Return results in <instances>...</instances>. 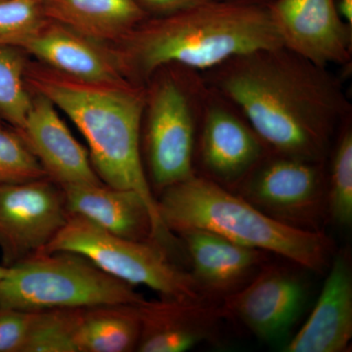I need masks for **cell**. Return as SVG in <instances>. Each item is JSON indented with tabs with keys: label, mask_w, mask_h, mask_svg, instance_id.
<instances>
[{
	"label": "cell",
	"mask_w": 352,
	"mask_h": 352,
	"mask_svg": "<svg viewBox=\"0 0 352 352\" xmlns=\"http://www.w3.org/2000/svg\"><path fill=\"white\" fill-rule=\"evenodd\" d=\"M201 73L278 154L327 161L333 139L351 117L339 78L283 46L238 55Z\"/></svg>",
	"instance_id": "1"
},
{
	"label": "cell",
	"mask_w": 352,
	"mask_h": 352,
	"mask_svg": "<svg viewBox=\"0 0 352 352\" xmlns=\"http://www.w3.org/2000/svg\"><path fill=\"white\" fill-rule=\"evenodd\" d=\"M118 43L127 78L142 85L168 65L205 72L238 55L282 46L267 6L214 0L147 18Z\"/></svg>",
	"instance_id": "2"
},
{
	"label": "cell",
	"mask_w": 352,
	"mask_h": 352,
	"mask_svg": "<svg viewBox=\"0 0 352 352\" xmlns=\"http://www.w3.org/2000/svg\"><path fill=\"white\" fill-rule=\"evenodd\" d=\"M25 80L36 94L43 95L58 110L63 111L82 132L89 146L90 161L101 182L138 193L160 228L173 236L160 217L141 157L145 85L131 80L83 82L39 67H28Z\"/></svg>",
	"instance_id": "3"
},
{
	"label": "cell",
	"mask_w": 352,
	"mask_h": 352,
	"mask_svg": "<svg viewBox=\"0 0 352 352\" xmlns=\"http://www.w3.org/2000/svg\"><path fill=\"white\" fill-rule=\"evenodd\" d=\"M160 194V217L171 233L201 229L283 256L308 270L322 272L328 267L333 243L325 234L273 219L206 176L193 175Z\"/></svg>",
	"instance_id": "4"
},
{
	"label": "cell",
	"mask_w": 352,
	"mask_h": 352,
	"mask_svg": "<svg viewBox=\"0 0 352 352\" xmlns=\"http://www.w3.org/2000/svg\"><path fill=\"white\" fill-rule=\"evenodd\" d=\"M146 87L145 145L153 186L161 193L196 175L197 138L208 85L201 72L168 65Z\"/></svg>",
	"instance_id": "5"
},
{
	"label": "cell",
	"mask_w": 352,
	"mask_h": 352,
	"mask_svg": "<svg viewBox=\"0 0 352 352\" xmlns=\"http://www.w3.org/2000/svg\"><path fill=\"white\" fill-rule=\"evenodd\" d=\"M143 300L133 286L71 252L30 256L8 267L0 283V309L41 311Z\"/></svg>",
	"instance_id": "6"
},
{
	"label": "cell",
	"mask_w": 352,
	"mask_h": 352,
	"mask_svg": "<svg viewBox=\"0 0 352 352\" xmlns=\"http://www.w3.org/2000/svg\"><path fill=\"white\" fill-rule=\"evenodd\" d=\"M82 254L108 274L135 287L154 289L162 298H207L191 273L178 267L156 241L126 239L108 232L80 215L68 220L43 252Z\"/></svg>",
	"instance_id": "7"
},
{
	"label": "cell",
	"mask_w": 352,
	"mask_h": 352,
	"mask_svg": "<svg viewBox=\"0 0 352 352\" xmlns=\"http://www.w3.org/2000/svg\"><path fill=\"white\" fill-rule=\"evenodd\" d=\"M234 190L273 219L317 231L327 208L326 162L270 151Z\"/></svg>",
	"instance_id": "8"
},
{
	"label": "cell",
	"mask_w": 352,
	"mask_h": 352,
	"mask_svg": "<svg viewBox=\"0 0 352 352\" xmlns=\"http://www.w3.org/2000/svg\"><path fill=\"white\" fill-rule=\"evenodd\" d=\"M63 189L50 177L0 186V252L10 267L43 252L69 217Z\"/></svg>",
	"instance_id": "9"
},
{
	"label": "cell",
	"mask_w": 352,
	"mask_h": 352,
	"mask_svg": "<svg viewBox=\"0 0 352 352\" xmlns=\"http://www.w3.org/2000/svg\"><path fill=\"white\" fill-rule=\"evenodd\" d=\"M196 149L206 177L227 189L235 188L270 152L239 109L208 85Z\"/></svg>",
	"instance_id": "10"
},
{
	"label": "cell",
	"mask_w": 352,
	"mask_h": 352,
	"mask_svg": "<svg viewBox=\"0 0 352 352\" xmlns=\"http://www.w3.org/2000/svg\"><path fill=\"white\" fill-rule=\"evenodd\" d=\"M307 300V289L286 268L264 265L249 283L224 296V316L241 322L263 342L283 340L298 322Z\"/></svg>",
	"instance_id": "11"
},
{
	"label": "cell",
	"mask_w": 352,
	"mask_h": 352,
	"mask_svg": "<svg viewBox=\"0 0 352 352\" xmlns=\"http://www.w3.org/2000/svg\"><path fill=\"white\" fill-rule=\"evenodd\" d=\"M267 7L286 50L323 68L351 64L352 25L336 0H275Z\"/></svg>",
	"instance_id": "12"
},
{
	"label": "cell",
	"mask_w": 352,
	"mask_h": 352,
	"mask_svg": "<svg viewBox=\"0 0 352 352\" xmlns=\"http://www.w3.org/2000/svg\"><path fill=\"white\" fill-rule=\"evenodd\" d=\"M18 132L46 175L59 186L103 183L94 170L89 153L74 138L56 106L43 95L32 97L24 126Z\"/></svg>",
	"instance_id": "13"
},
{
	"label": "cell",
	"mask_w": 352,
	"mask_h": 352,
	"mask_svg": "<svg viewBox=\"0 0 352 352\" xmlns=\"http://www.w3.org/2000/svg\"><path fill=\"white\" fill-rule=\"evenodd\" d=\"M140 352H183L214 340L224 314L221 307L199 300L162 298L138 305Z\"/></svg>",
	"instance_id": "14"
},
{
	"label": "cell",
	"mask_w": 352,
	"mask_h": 352,
	"mask_svg": "<svg viewBox=\"0 0 352 352\" xmlns=\"http://www.w3.org/2000/svg\"><path fill=\"white\" fill-rule=\"evenodd\" d=\"M69 214L80 215L108 232L136 241H156L166 248L175 237L157 226L142 197L105 183L62 187Z\"/></svg>",
	"instance_id": "15"
},
{
	"label": "cell",
	"mask_w": 352,
	"mask_h": 352,
	"mask_svg": "<svg viewBox=\"0 0 352 352\" xmlns=\"http://www.w3.org/2000/svg\"><path fill=\"white\" fill-rule=\"evenodd\" d=\"M23 50L50 69L83 82L129 80L117 48L112 50L54 21L48 20Z\"/></svg>",
	"instance_id": "16"
},
{
	"label": "cell",
	"mask_w": 352,
	"mask_h": 352,
	"mask_svg": "<svg viewBox=\"0 0 352 352\" xmlns=\"http://www.w3.org/2000/svg\"><path fill=\"white\" fill-rule=\"evenodd\" d=\"M352 338V272L349 256H333L320 296L287 352H342Z\"/></svg>",
	"instance_id": "17"
},
{
	"label": "cell",
	"mask_w": 352,
	"mask_h": 352,
	"mask_svg": "<svg viewBox=\"0 0 352 352\" xmlns=\"http://www.w3.org/2000/svg\"><path fill=\"white\" fill-rule=\"evenodd\" d=\"M191 259V275L206 296L235 293L264 266V252L237 244L201 229L178 233Z\"/></svg>",
	"instance_id": "18"
},
{
	"label": "cell",
	"mask_w": 352,
	"mask_h": 352,
	"mask_svg": "<svg viewBox=\"0 0 352 352\" xmlns=\"http://www.w3.org/2000/svg\"><path fill=\"white\" fill-rule=\"evenodd\" d=\"M48 20L101 43H119L149 18L136 0H43Z\"/></svg>",
	"instance_id": "19"
},
{
	"label": "cell",
	"mask_w": 352,
	"mask_h": 352,
	"mask_svg": "<svg viewBox=\"0 0 352 352\" xmlns=\"http://www.w3.org/2000/svg\"><path fill=\"white\" fill-rule=\"evenodd\" d=\"M141 322L138 305L80 308L75 342L78 352H131L138 349Z\"/></svg>",
	"instance_id": "20"
},
{
	"label": "cell",
	"mask_w": 352,
	"mask_h": 352,
	"mask_svg": "<svg viewBox=\"0 0 352 352\" xmlns=\"http://www.w3.org/2000/svg\"><path fill=\"white\" fill-rule=\"evenodd\" d=\"M327 173V210L333 222L349 227L352 222L351 117L340 126L330 151Z\"/></svg>",
	"instance_id": "21"
},
{
	"label": "cell",
	"mask_w": 352,
	"mask_h": 352,
	"mask_svg": "<svg viewBox=\"0 0 352 352\" xmlns=\"http://www.w3.org/2000/svg\"><path fill=\"white\" fill-rule=\"evenodd\" d=\"M27 64L13 47H0V120L20 131L32 106L25 80Z\"/></svg>",
	"instance_id": "22"
},
{
	"label": "cell",
	"mask_w": 352,
	"mask_h": 352,
	"mask_svg": "<svg viewBox=\"0 0 352 352\" xmlns=\"http://www.w3.org/2000/svg\"><path fill=\"white\" fill-rule=\"evenodd\" d=\"M80 308L36 312L23 352H78L75 335Z\"/></svg>",
	"instance_id": "23"
},
{
	"label": "cell",
	"mask_w": 352,
	"mask_h": 352,
	"mask_svg": "<svg viewBox=\"0 0 352 352\" xmlns=\"http://www.w3.org/2000/svg\"><path fill=\"white\" fill-rule=\"evenodd\" d=\"M47 21L38 0H0V47L23 50Z\"/></svg>",
	"instance_id": "24"
},
{
	"label": "cell",
	"mask_w": 352,
	"mask_h": 352,
	"mask_svg": "<svg viewBox=\"0 0 352 352\" xmlns=\"http://www.w3.org/2000/svg\"><path fill=\"white\" fill-rule=\"evenodd\" d=\"M48 177L17 129L0 124V186Z\"/></svg>",
	"instance_id": "25"
},
{
	"label": "cell",
	"mask_w": 352,
	"mask_h": 352,
	"mask_svg": "<svg viewBox=\"0 0 352 352\" xmlns=\"http://www.w3.org/2000/svg\"><path fill=\"white\" fill-rule=\"evenodd\" d=\"M36 312L0 309V352H23Z\"/></svg>",
	"instance_id": "26"
},
{
	"label": "cell",
	"mask_w": 352,
	"mask_h": 352,
	"mask_svg": "<svg viewBox=\"0 0 352 352\" xmlns=\"http://www.w3.org/2000/svg\"><path fill=\"white\" fill-rule=\"evenodd\" d=\"M148 15L153 17L170 15L198 6L207 0H136Z\"/></svg>",
	"instance_id": "27"
},
{
	"label": "cell",
	"mask_w": 352,
	"mask_h": 352,
	"mask_svg": "<svg viewBox=\"0 0 352 352\" xmlns=\"http://www.w3.org/2000/svg\"><path fill=\"white\" fill-rule=\"evenodd\" d=\"M336 6L342 20L352 25V0H336Z\"/></svg>",
	"instance_id": "28"
},
{
	"label": "cell",
	"mask_w": 352,
	"mask_h": 352,
	"mask_svg": "<svg viewBox=\"0 0 352 352\" xmlns=\"http://www.w3.org/2000/svg\"><path fill=\"white\" fill-rule=\"evenodd\" d=\"M214 1L227 2V3L240 4L248 6H268L275 0H214Z\"/></svg>",
	"instance_id": "29"
},
{
	"label": "cell",
	"mask_w": 352,
	"mask_h": 352,
	"mask_svg": "<svg viewBox=\"0 0 352 352\" xmlns=\"http://www.w3.org/2000/svg\"><path fill=\"white\" fill-rule=\"evenodd\" d=\"M7 272H8V267L4 266L3 264H0V283H1L3 278L6 276Z\"/></svg>",
	"instance_id": "30"
},
{
	"label": "cell",
	"mask_w": 352,
	"mask_h": 352,
	"mask_svg": "<svg viewBox=\"0 0 352 352\" xmlns=\"http://www.w3.org/2000/svg\"><path fill=\"white\" fill-rule=\"evenodd\" d=\"M38 1H39V2H43V0H38Z\"/></svg>",
	"instance_id": "31"
}]
</instances>
